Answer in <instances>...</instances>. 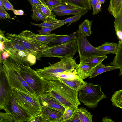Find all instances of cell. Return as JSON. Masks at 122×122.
Listing matches in <instances>:
<instances>
[{
  "instance_id": "obj_1",
  "label": "cell",
  "mask_w": 122,
  "mask_h": 122,
  "mask_svg": "<svg viewBox=\"0 0 122 122\" xmlns=\"http://www.w3.org/2000/svg\"><path fill=\"white\" fill-rule=\"evenodd\" d=\"M9 57L16 65L19 73L39 97L48 92L51 90L49 81L40 77L35 70L30 67L25 60L10 52Z\"/></svg>"
},
{
  "instance_id": "obj_2",
  "label": "cell",
  "mask_w": 122,
  "mask_h": 122,
  "mask_svg": "<svg viewBox=\"0 0 122 122\" xmlns=\"http://www.w3.org/2000/svg\"><path fill=\"white\" fill-rule=\"evenodd\" d=\"M49 82L51 89L46 94L57 101L65 108L70 107L75 110L80 105L78 91L72 89L59 79Z\"/></svg>"
},
{
  "instance_id": "obj_3",
  "label": "cell",
  "mask_w": 122,
  "mask_h": 122,
  "mask_svg": "<svg viewBox=\"0 0 122 122\" xmlns=\"http://www.w3.org/2000/svg\"><path fill=\"white\" fill-rule=\"evenodd\" d=\"M0 59L12 88L16 89L32 97H38L20 75L16 65L12 59L9 57L5 60Z\"/></svg>"
},
{
  "instance_id": "obj_4",
  "label": "cell",
  "mask_w": 122,
  "mask_h": 122,
  "mask_svg": "<svg viewBox=\"0 0 122 122\" xmlns=\"http://www.w3.org/2000/svg\"><path fill=\"white\" fill-rule=\"evenodd\" d=\"M58 62L51 64L50 66L41 69H37L35 71L42 78L50 81L55 80L57 74L76 69L78 64L73 58L69 57L61 59Z\"/></svg>"
},
{
  "instance_id": "obj_5",
  "label": "cell",
  "mask_w": 122,
  "mask_h": 122,
  "mask_svg": "<svg viewBox=\"0 0 122 122\" xmlns=\"http://www.w3.org/2000/svg\"><path fill=\"white\" fill-rule=\"evenodd\" d=\"M99 84L95 85L87 82L86 84L78 91L80 102L90 109L96 108L100 101L107 96L101 90Z\"/></svg>"
},
{
  "instance_id": "obj_6",
  "label": "cell",
  "mask_w": 122,
  "mask_h": 122,
  "mask_svg": "<svg viewBox=\"0 0 122 122\" xmlns=\"http://www.w3.org/2000/svg\"><path fill=\"white\" fill-rule=\"evenodd\" d=\"M6 37L12 42L21 45L26 48L40 60L41 52L49 46V45L40 42L20 34L7 33Z\"/></svg>"
},
{
  "instance_id": "obj_7",
  "label": "cell",
  "mask_w": 122,
  "mask_h": 122,
  "mask_svg": "<svg viewBox=\"0 0 122 122\" xmlns=\"http://www.w3.org/2000/svg\"><path fill=\"white\" fill-rule=\"evenodd\" d=\"M77 51L76 38L64 44L49 46L41 52L42 57H55L61 59L73 58Z\"/></svg>"
},
{
  "instance_id": "obj_8",
  "label": "cell",
  "mask_w": 122,
  "mask_h": 122,
  "mask_svg": "<svg viewBox=\"0 0 122 122\" xmlns=\"http://www.w3.org/2000/svg\"><path fill=\"white\" fill-rule=\"evenodd\" d=\"M13 89L12 95L15 100L33 117L41 112L42 107L39 97H32L16 89Z\"/></svg>"
},
{
  "instance_id": "obj_9",
  "label": "cell",
  "mask_w": 122,
  "mask_h": 122,
  "mask_svg": "<svg viewBox=\"0 0 122 122\" xmlns=\"http://www.w3.org/2000/svg\"><path fill=\"white\" fill-rule=\"evenodd\" d=\"M86 37L79 31L76 39L77 51L80 58L91 56H102L111 54L110 52L101 50L93 46L89 42Z\"/></svg>"
},
{
  "instance_id": "obj_10",
  "label": "cell",
  "mask_w": 122,
  "mask_h": 122,
  "mask_svg": "<svg viewBox=\"0 0 122 122\" xmlns=\"http://www.w3.org/2000/svg\"><path fill=\"white\" fill-rule=\"evenodd\" d=\"M0 109L5 110L13 94V89L3 69L2 61H0Z\"/></svg>"
},
{
  "instance_id": "obj_11",
  "label": "cell",
  "mask_w": 122,
  "mask_h": 122,
  "mask_svg": "<svg viewBox=\"0 0 122 122\" xmlns=\"http://www.w3.org/2000/svg\"><path fill=\"white\" fill-rule=\"evenodd\" d=\"M5 111L12 115L14 122H29L33 117L18 103L12 95Z\"/></svg>"
},
{
  "instance_id": "obj_12",
  "label": "cell",
  "mask_w": 122,
  "mask_h": 122,
  "mask_svg": "<svg viewBox=\"0 0 122 122\" xmlns=\"http://www.w3.org/2000/svg\"><path fill=\"white\" fill-rule=\"evenodd\" d=\"M39 97L42 107H48L64 113L65 107L55 98L49 96L46 93L40 96Z\"/></svg>"
},
{
  "instance_id": "obj_13",
  "label": "cell",
  "mask_w": 122,
  "mask_h": 122,
  "mask_svg": "<svg viewBox=\"0 0 122 122\" xmlns=\"http://www.w3.org/2000/svg\"><path fill=\"white\" fill-rule=\"evenodd\" d=\"M20 34L49 45L50 43L55 39L56 34H53L47 35H41L35 34L27 30L23 31Z\"/></svg>"
},
{
  "instance_id": "obj_14",
  "label": "cell",
  "mask_w": 122,
  "mask_h": 122,
  "mask_svg": "<svg viewBox=\"0 0 122 122\" xmlns=\"http://www.w3.org/2000/svg\"><path fill=\"white\" fill-rule=\"evenodd\" d=\"M41 112L46 116L49 122H61L63 113L46 107H42Z\"/></svg>"
},
{
  "instance_id": "obj_15",
  "label": "cell",
  "mask_w": 122,
  "mask_h": 122,
  "mask_svg": "<svg viewBox=\"0 0 122 122\" xmlns=\"http://www.w3.org/2000/svg\"><path fill=\"white\" fill-rule=\"evenodd\" d=\"M78 30L66 35H58L55 34V39L49 44V46L64 44L76 38Z\"/></svg>"
},
{
  "instance_id": "obj_16",
  "label": "cell",
  "mask_w": 122,
  "mask_h": 122,
  "mask_svg": "<svg viewBox=\"0 0 122 122\" xmlns=\"http://www.w3.org/2000/svg\"><path fill=\"white\" fill-rule=\"evenodd\" d=\"M58 79L72 89L78 91L83 88L87 83L78 78L73 79L58 78Z\"/></svg>"
},
{
  "instance_id": "obj_17",
  "label": "cell",
  "mask_w": 122,
  "mask_h": 122,
  "mask_svg": "<svg viewBox=\"0 0 122 122\" xmlns=\"http://www.w3.org/2000/svg\"><path fill=\"white\" fill-rule=\"evenodd\" d=\"M107 58L106 55L100 56H91L82 57L80 58V63L87 64L92 67L94 68L99 64L102 63Z\"/></svg>"
},
{
  "instance_id": "obj_18",
  "label": "cell",
  "mask_w": 122,
  "mask_h": 122,
  "mask_svg": "<svg viewBox=\"0 0 122 122\" xmlns=\"http://www.w3.org/2000/svg\"><path fill=\"white\" fill-rule=\"evenodd\" d=\"M94 68L87 64L80 62L76 68L77 75L83 80L90 76Z\"/></svg>"
},
{
  "instance_id": "obj_19",
  "label": "cell",
  "mask_w": 122,
  "mask_h": 122,
  "mask_svg": "<svg viewBox=\"0 0 122 122\" xmlns=\"http://www.w3.org/2000/svg\"><path fill=\"white\" fill-rule=\"evenodd\" d=\"M118 45L117 50L113 61L107 65H112L118 67L119 75L122 76V42H119Z\"/></svg>"
},
{
  "instance_id": "obj_20",
  "label": "cell",
  "mask_w": 122,
  "mask_h": 122,
  "mask_svg": "<svg viewBox=\"0 0 122 122\" xmlns=\"http://www.w3.org/2000/svg\"><path fill=\"white\" fill-rule=\"evenodd\" d=\"M38 0L39 5L38 8L46 17L45 21H58V20L55 18V15L45 3L42 2L41 0Z\"/></svg>"
},
{
  "instance_id": "obj_21",
  "label": "cell",
  "mask_w": 122,
  "mask_h": 122,
  "mask_svg": "<svg viewBox=\"0 0 122 122\" xmlns=\"http://www.w3.org/2000/svg\"><path fill=\"white\" fill-rule=\"evenodd\" d=\"M118 69H119L116 66L105 65L102 63L94 68L89 78H94L97 75L105 72Z\"/></svg>"
},
{
  "instance_id": "obj_22",
  "label": "cell",
  "mask_w": 122,
  "mask_h": 122,
  "mask_svg": "<svg viewBox=\"0 0 122 122\" xmlns=\"http://www.w3.org/2000/svg\"><path fill=\"white\" fill-rule=\"evenodd\" d=\"M122 3V0H110L108 10L115 18L119 14Z\"/></svg>"
},
{
  "instance_id": "obj_23",
  "label": "cell",
  "mask_w": 122,
  "mask_h": 122,
  "mask_svg": "<svg viewBox=\"0 0 122 122\" xmlns=\"http://www.w3.org/2000/svg\"><path fill=\"white\" fill-rule=\"evenodd\" d=\"M114 27L116 34L120 42L122 41V3L119 15L115 18Z\"/></svg>"
},
{
  "instance_id": "obj_24",
  "label": "cell",
  "mask_w": 122,
  "mask_h": 122,
  "mask_svg": "<svg viewBox=\"0 0 122 122\" xmlns=\"http://www.w3.org/2000/svg\"><path fill=\"white\" fill-rule=\"evenodd\" d=\"M77 113L81 122H92L93 115L83 107L76 109Z\"/></svg>"
},
{
  "instance_id": "obj_25",
  "label": "cell",
  "mask_w": 122,
  "mask_h": 122,
  "mask_svg": "<svg viewBox=\"0 0 122 122\" xmlns=\"http://www.w3.org/2000/svg\"><path fill=\"white\" fill-rule=\"evenodd\" d=\"M62 3L77 8L91 10L84 0H61Z\"/></svg>"
},
{
  "instance_id": "obj_26",
  "label": "cell",
  "mask_w": 122,
  "mask_h": 122,
  "mask_svg": "<svg viewBox=\"0 0 122 122\" xmlns=\"http://www.w3.org/2000/svg\"><path fill=\"white\" fill-rule=\"evenodd\" d=\"M92 22V20L86 19L79 26L78 30L86 36H90L92 33L91 29Z\"/></svg>"
},
{
  "instance_id": "obj_27",
  "label": "cell",
  "mask_w": 122,
  "mask_h": 122,
  "mask_svg": "<svg viewBox=\"0 0 122 122\" xmlns=\"http://www.w3.org/2000/svg\"><path fill=\"white\" fill-rule=\"evenodd\" d=\"M80 78L77 75L76 68L56 74L55 76V80H58V78L68 79H73Z\"/></svg>"
},
{
  "instance_id": "obj_28",
  "label": "cell",
  "mask_w": 122,
  "mask_h": 122,
  "mask_svg": "<svg viewBox=\"0 0 122 122\" xmlns=\"http://www.w3.org/2000/svg\"><path fill=\"white\" fill-rule=\"evenodd\" d=\"M110 100L112 105L122 109V89L114 92Z\"/></svg>"
},
{
  "instance_id": "obj_29",
  "label": "cell",
  "mask_w": 122,
  "mask_h": 122,
  "mask_svg": "<svg viewBox=\"0 0 122 122\" xmlns=\"http://www.w3.org/2000/svg\"><path fill=\"white\" fill-rule=\"evenodd\" d=\"M118 44L114 42H106L96 47L101 50L110 52L111 54H115L117 51Z\"/></svg>"
},
{
  "instance_id": "obj_30",
  "label": "cell",
  "mask_w": 122,
  "mask_h": 122,
  "mask_svg": "<svg viewBox=\"0 0 122 122\" xmlns=\"http://www.w3.org/2000/svg\"><path fill=\"white\" fill-rule=\"evenodd\" d=\"M32 8V13L31 16L32 19L37 22L40 20L43 22L46 19V16L42 13L38 7L35 5L31 4Z\"/></svg>"
},
{
  "instance_id": "obj_31",
  "label": "cell",
  "mask_w": 122,
  "mask_h": 122,
  "mask_svg": "<svg viewBox=\"0 0 122 122\" xmlns=\"http://www.w3.org/2000/svg\"><path fill=\"white\" fill-rule=\"evenodd\" d=\"M86 9L77 8L63 11H54L53 12L57 15L61 16L71 14L76 15L84 12L88 11Z\"/></svg>"
},
{
  "instance_id": "obj_32",
  "label": "cell",
  "mask_w": 122,
  "mask_h": 122,
  "mask_svg": "<svg viewBox=\"0 0 122 122\" xmlns=\"http://www.w3.org/2000/svg\"><path fill=\"white\" fill-rule=\"evenodd\" d=\"M88 11L76 14L72 17L67 18L65 19L62 20H58L56 21L58 23L61 24H68L67 26H69L72 23L78 21L80 17L84 14L86 13Z\"/></svg>"
},
{
  "instance_id": "obj_33",
  "label": "cell",
  "mask_w": 122,
  "mask_h": 122,
  "mask_svg": "<svg viewBox=\"0 0 122 122\" xmlns=\"http://www.w3.org/2000/svg\"><path fill=\"white\" fill-rule=\"evenodd\" d=\"M56 21H45L42 23L40 24H36L31 22L30 23L31 25H35L41 28L53 27L64 24L57 23Z\"/></svg>"
},
{
  "instance_id": "obj_34",
  "label": "cell",
  "mask_w": 122,
  "mask_h": 122,
  "mask_svg": "<svg viewBox=\"0 0 122 122\" xmlns=\"http://www.w3.org/2000/svg\"><path fill=\"white\" fill-rule=\"evenodd\" d=\"M74 110L70 107L65 108L61 122H68L73 114Z\"/></svg>"
},
{
  "instance_id": "obj_35",
  "label": "cell",
  "mask_w": 122,
  "mask_h": 122,
  "mask_svg": "<svg viewBox=\"0 0 122 122\" xmlns=\"http://www.w3.org/2000/svg\"><path fill=\"white\" fill-rule=\"evenodd\" d=\"M49 122L45 115L41 112L38 115L33 117L29 122Z\"/></svg>"
},
{
  "instance_id": "obj_36",
  "label": "cell",
  "mask_w": 122,
  "mask_h": 122,
  "mask_svg": "<svg viewBox=\"0 0 122 122\" xmlns=\"http://www.w3.org/2000/svg\"><path fill=\"white\" fill-rule=\"evenodd\" d=\"M77 8L73 6L66 5L62 3L51 8L50 9L52 11H63L68 9H75Z\"/></svg>"
},
{
  "instance_id": "obj_37",
  "label": "cell",
  "mask_w": 122,
  "mask_h": 122,
  "mask_svg": "<svg viewBox=\"0 0 122 122\" xmlns=\"http://www.w3.org/2000/svg\"><path fill=\"white\" fill-rule=\"evenodd\" d=\"M65 24H64L61 25L53 27H43L38 31V32L39 34L41 35L49 34H50L51 32L53 30L59 28Z\"/></svg>"
},
{
  "instance_id": "obj_38",
  "label": "cell",
  "mask_w": 122,
  "mask_h": 122,
  "mask_svg": "<svg viewBox=\"0 0 122 122\" xmlns=\"http://www.w3.org/2000/svg\"><path fill=\"white\" fill-rule=\"evenodd\" d=\"M0 122H14V118L12 115L10 114L7 113H0Z\"/></svg>"
},
{
  "instance_id": "obj_39",
  "label": "cell",
  "mask_w": 122,
  "mask_h": 122,
  "mask_svg": "<svg viewBox=\"0 0 122 122\" xmlns=\"http://www.w3.org/2000/svg\"><path fill=\"white\" fill-rule=\"evenodd\" d=\"M45 3L50 9L62 4L61 0H48Z\"/></svg>"
},
{
  "instance_id": "obj_40",
  "label": "cell",
  "mask_w": 122,
  "mask_h": 122,
  "mask_svg": "<svg viewBox=\"0 0 122 122\" xmlns=\"http://www.w3.org/2000/svg\"><path fill=\"white\" fill-rule=\"evenodd\" d=\"M0 1L6 10H13L14 9L13 6L8 0H0Z\"/></svg>"
},
{
  "instance_id": "obj_41",
  "label": "cell",
  "mask_w": 122,
  "mask_h": 122,
  "mask_svg": "<svg viewBox=\"0 0 122 122\" xmlns=\"http://www.w3.org/2000/svg\"><path fill=\"white\" fill-rule=\"evenodd\" d=\"M36 58L35 56L31 53L29 54L27 58L26 61L30 66L34 65L36 63Z\"/></svg>"
},
{
  "instance_id": "obj_42",
  "label": "cell",
  "mask_w": 122,
  "mask_h": 122,
  "mask_svg": "<svg viewBox=\"0 0 122 122\" xmlns=\"http://www.w3.org/2000/svg\"><path fill=\"white\" fill-rule=\"evenodd\" d=\"M81 122L76 109L74 110L73 114L68 122Z\"/></svg>"
},
{
  "instance_id": "obj_43",
  "label": "cell",
  "mask_w": 122,
  "mask_h": 122,
  "mask_svg": "<svg viewBox=\"0 0 122 122\" xmlns=\"http://www.w3.org/2000/svg\"><path fill=\"white\" fill-rule=\"evenodd\" d=\"M0 41L4 43L9 42L10 41V40L8 39L6 37H5L4 32L2 31L1 30H0Z\"/></svg>"
},
{
  "instance_id": "obj_44",
  "label": "cell",
  "mask_w": 122,
  "mask_h": 122,
  "mask_svg": "<svg viewBox=\"0 0 122 122\" xmlns=\"http://www.w3.org/2000/svg\"><path fill=\"white\" fill-rule=\"evenodd\" d=\"M101 4L99 2L96 5L95 9L93 11L92 15H93L97 14L99 12L101 11Z\"/></svg>"
},
{
  "instance_id": "obj_45",
  "label": "cell",
  "mask_w": 122,
  "mask_h": 122,
  "mask_svg": "<svg viewBox=\"0 0 122 122\" xmlns=\"http://www.w3.org/2000/svg\"><path fill=\"white\" fill-rule=\"evenodd\" d=\"M9 56L8 52L7 51H5L0 53V58L2 60H5L8 58Z\"/></svg>"
},
{
  "instance_id": "obj_46",
  "label": "cell",
  "mask_w": 122,
  "mask_h": 122,
  "mask_svg": "<svg viewBox=\"0 0 122 122\" xmlns=\"http://www.w3.org/2000/svg\"><path fill=\"white\" fill-rule=\"evenodd\" d=\"M5 18L10 19L11 18L10 16L4 12L0 8V19L1 20L2 19H5Z\"/></svg>"
},
{
  "instance_id": "obj_47",
  "label": "cell",
  "mask_w": 122,
  "mask_h": 122,
  "mask_svg": "<svg viewBox=\"0 0 122 122\" xmlns=\"http://www.w3.org/2000/svg\"><path fill=\"white\" fill-rule=\"evenodd\" d=\"M13 11L14 14L16 15H22L24 14V11L21 10H16L14 9Z\"/></svg>"
},
{
  "instance_id": "obj_48",
  "label": "cell",
  "mask_w": 122,
  "mask_h": 122,
  "mask_svg": "<svg viewBox=\"0 0 122 122\" xmlns=\"http://www.w3.org/2000/svg\"><path fill=\"white\" fill-rule=\"evenodd\" d=\"M99 3L98 0H92L90 2L91 6L93 8V11L94 10L96 5Z\"/></svg>"
},
{
  "instance_id": "obj_49",
  "label": "cell",
  "mask_w": 122,
  "mask_h": 122,
  "mask_svg": "<svg viewBox=\"0 0 122 122\" xmlns=\"http://www.w3.org/2000/svg\"><path fill=\"white\" fill-rule=\"evenodd\" d=\"M32 4L37 6L38 7L39 6V3L38 0H28Z\"/></svg>"
},
{
  "instance_id": "obj_50",
  "label": "cell",
  "mask_w": 122,
  "mask_h": 122,
  "mask_svg": "<svg viewBox=\"0 0 122 122\" xmlns=\"http://www.w3.org/2000/svg\"><path fill=\"white\" fill-rule=\"evenodd\" d=\"M0 53H1L5 51V45L4 43L1 41H0Z\"/></svg>"
},
{
  "instance_id": "obj_51",
  "label": "cell",
  "mask_w": 122,
  "mask_h": 122,
  "mask_svg": "<svg viewBox=\"0 0 122 122\" xmlns=\"http://www.w3.org/2000/svg\"><path fill=\"white\" fill-rule=\"evenodd\" d=\"M102 121L104 122H114L111 118L107 116L103 118L102 120Z\"/></svg>"
},
{
  "instance_id": "obj_52",
  "label": "cell",
  "mask_w": 122,
  "mask_h": 122,
  "mask_svg": "<svg viewBox=\"0 0 122 122\" xmlns=\"http://www.w3.org/2000/svg\"><path fill=\"white\" fill-rule=\"evenodd\" d=\"M4 7L2 5L1 1H0V8L4 12H5V13L7 14L8 15L10 16V15L6 11Z\"/></svg>"
},
{
  "instance_id": "obj_53",
  "label": "cell",
  "mask_w": 122,
  "mask_h": 122,
  "mask_svg": "<svg viewBox=\"0 0 122 122\" xmlns=\"http://www.w3.org/2000/svg\"><path fill=\"white\" fill-rule=\"evenodd\" d=\"M89 7L92 9L89 0H84Z\"/></svg>"
},
{
  "instance_id": "obj_54",
  "label": "cell",
  "mask_w": 122,
  "mask_h": 122,
  "mask_svg": "<svg viewBox=\"0 0 122 122\" xmlns=\"http://www.w3.org/2000/svg\"><path fill=\"white\" fill-rule=\"evenodd\" d=\"M99 2L101 4H103L105 2V0H98Z\"/></svg>"
},
{
  "instance_id": "obj_55",
  "label": "cell",
  "mask_w": 122,
  "mask_h": 122,
  "mask_svg": "<svg viewBox=\"0 0 122 122\" xmlns=\"http://www.w3.org/2000/svg\"><path fill=\"white\" fill-rule=\"evenodd\" d=\"M44 3H45V2L47 1L48 0H41Z\"/></svg>"
},
{
  "instance_id": "obj_56",
  "label": "cell",
  "mask_w": 122,
  "mask_h": 122,
  "mask_svg": "<svg viewBox=\"0 0 122 122\" xmlns=\"http://www.w3.org/2000/svg\"><path fill=\"white\" fill-rule=\"evenodd\" d=\"M92 0H89L90 3L92 1Z\"/></svg>"
}]
</instances>
